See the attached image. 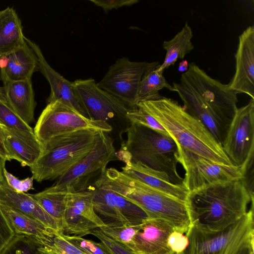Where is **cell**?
I'll return each mask as SVG.
<instances>
[{"label":"cell","mask_w":254,"mask_h":254,"mask_svg":"<svg viewBox=\"0 0 254 254\" xmlns=\"http://www.w3.org/2000/svg\"><path fill=\"white\" fill-rule=\"evenodd\" d=\"M253 201L254 192L242 179L217 182L189 191L186 202L192 225L216 232L241 219Z\"/></svg>","instance_id":"1"},{"label":"cell","mask_w":254,"mask_h":254,"mask_svg":"<svg viewBox=\"0 0 254 254\" xmlns=\"http://www.w3.org/2000/svg\"><path fill=\"white\" fill-rule=\"evenodd\" d=\"M136 106L155 118L178 147L217 163L233 164L208 129L177 101L163 96L141 102Z\"/></svg>","instance_id":"2"},{"label":"cell","mask_w":254,"mask_h":254,"mask_svg":"<svg viewBox=\"0 0 254 254\" xmlns=\"http://www.w3.org/2000/svg\"><path fill=\"white\" fill-rule=\"evenodd\" d=\"M109 188L139 207L148 219H160L186 234L192 224L186 201L151 188L115 168L107 169L100 177Z\"/></svg>","instance_id":"3"},{"label":"cell","mask_w":254,"mask_h":254,"mask_svg":"<svg viewBox=\"0 0 254 254\" xmlns=\"http://www.w3.org/2000/svg\"><path fill=\"white\" fill-rule=\"evenodd\" d=\"M126 132L127 139L116 152L118 160L164 173L172 183L183 185V178L177 170V145L169 134L136 124H130Z\"/></svg>","instance_id":"4"},{"label":"cell","mask_w":254,"mask_h":254,"mask_svg":"<svg viewBox=\"0 0 254 254\" xmlns=\"http://www.w3.org/2000/svg\"><path fill=\"white\" fill-rule=\"evenodd\" d=\"M98 131L82 129L54 137L42 145L41 154L30 167L38 182L58 179L86 156L93 147Z\"/></svg>","instance_id":"5"},{"label":"cell","mask_w":254,"mask_h":254,"mask_svg":"<svg viewBox=\"0 0 254 254\" xmlns=\"http://www.w3.org/2000/svg\"><path fill=\"white\" fill-rule=\"evenodd\" d=\"M253 205L241 219L221 231L209 232L191 225L186 234L189 244L182 254H235L253 243Z\"/></svg>","instance_id":"6"},{"label":"cell","mask_w":254,"mask_h":254,"mask_svg":"<svg viewBox=\"0 0 254 254\" xmlns=\"http://www.w3.org/2000/svg\"><path fill=\"white\" fill-rule=\"evenodd\" d=\"M117 160L113 138L109 133L98 131L91 151L51 187L68 192L86 190L106 171L107 164Z\"/></svg>","instance_id":"7"},{"label":"cell","mask_w":254,"mask_h":254,"mask_svg":"<svg viewBox=\"0 0 254 254\" xmlns=\"http://www.w3.org/2000/svg\"><path fill=\"white\" fill-rule=\"evenodd\" d=\"M82 129L110 133L112 127L107 123L91 120L59 101L47 103L34 128L41 145L50 139Z\"/></svg>","instance_id":"8"},{"label":"cell","mask_w":254,"mask_h":254,"mask_svg":"<svg viewBox=\"0 0 254 254\" xmlns=\"http://www.w3.org/2000/svg\"><path fill=\"white\" fill-rule=\"evenodd\" d=\"M180 82L189 86L229 127L238 109V92L231 90L228 84L210 77L194 63L189 64Z\"/></svg>","instance_id":"9"},{"label":"cell","mask_w":254,"mask_h":254,"mask_svg":"<svg viewBox=\"0 0 254 254\" xmlns=\"http://www.w3.org/2000/svg\"><path fill=\"white\" fill-rule=\"evenodd\" d=\"M179 162L185 171L183 185L190 191L209 184L244 179L247 163L224 165L178 147Z\"/></svg>","instance_id":"10"},{"label":"cell","mask_w":254,"mask_h":254,"mask_svg":"<svg viewBox=\"0 0 254 254\" xmlns=\"http://www.w3.org/2000/svg\"><path fill=\"white\" fill-rule=\"evenodd\" d=\"M72 82L75 92L89 119L104 122L113 129L115 123L129 126L127 116L132 109L99 87L94 79H79Z\"/></svg>","instance_id":"11"},{"label":"cell","mask_w":254,"mask_h":254,"mask_svg":"<svg viewBox=\"0 0 254 254\" xmlns=\"http://www.w3.org/2000/svg\"><path fill=\"white\" fill-rule=\"evenodd\" d=\"M159 65L158 62H132L123 57L118 59L97 83L131 109L136 107V98L140 82L150 68Z\"/></svg>","instance_id":"12"},{"label":"cell","mask_w":254,"mask_h":254,"mask_svg":"<svg viewBox=\"0 0 254 254\" xmlns=\"http://www.w3.org/2000/svg\"><path fill=\"white\" fill-rule=\"evenodd\" d=\"M89 188L94 194V210L106 224L137 225L148 218L140 207L111 190L100 178Z\"/></svg>","instance_id":"13"},{"label":"cell","mask_w":254,"mask_h":254,"mask_svg":"<svg viewBox=\"0 0 254 254\" xmlns=\"http://www.w3.org/2000/svg\"><path fill=\"white\" fill-rule=\"evenodd\" d=\"M231 163L242 166L254 151V100L238 108L222 145Z\"/></svg>","instance_id":"14"},{"label":"cell","mask_w":254,"mask_h":254,"mask_svg":"<svg viewBox=\"0 0 254 254\" xmlns=\"http://www.w3.org/2000/svg\"><path fill=\"white\" fill-rule=\"evenodd\" d=\"M93 195L90 188L67 193L62 225L64 234L83 237L106 225L94 210Z\"/></svg>","instance_id":"15"},{"label":"cell","mask_w":254,"mask_h":254,"mask_svg":"<svg viewBox=\"0 0 254 254\" xmlns=\"http://www.w3.org/2000/svg\"><path fill=\"white\" fill-rule=\"evenodd\" d=\"M236 69L229 88L254 100V26L248 27L239 37L235 55Z\"/></svg>","instance_id":"16"},{"label":"cell","mask_w":254,"mask_h":254,"mask_svg":"<svg viewBox=\"0 0 254 254\" xmlns=\"http://www.w3.org/2000/svg\"><path fill=\"white\" fill-rule=\"evenodd\" d=\"M25 40L37 55L39 70L50 84L51 93L47 99V103L59 101L89 118L75 92L73 82L64 78L50 65L36 43L26 37Z\"/></svg>","instance_id":"17"},{"label":"cell","mask_w":254,"mask_h":254,"mask_svg":"<svg viewBox=\"0 0 254 254\" xmlns=\"http://www.w3.org/2000/svg\"><path fill=\"white\" fill-rule=\"evenodd\" d=\"M175 229L165 220L147 218L128 251L133 254H175L168 243L169 236Z\"/></svg>","instance_id":"18"},{"label":"cell","mask_w":254,"mask_h":254,"mask_svg":"<svg viewBox=\"0 0 254 254\" xmlns=\"http://www.w3.org/2000/svg\"><path fill=\"white\" fill-rule=\"evenodd\" d=\"M173 86L184 103V107L192 116L208 129L216 140L222 145L229 126L221 120L203 100L185 83L174 82Z\"/></svg>","instance_id":"19"},{"label":"cell","mask_w":254,"mask_h":254,"mask_svg":"<svg viewBox=\"0 0 254 254\" xmlns=\"http://www.w3.org/2000/svg\"><path fill=\"white\" fill-rule=\"evenodd\" d=\"M0 205L8 207L41 222L57 232H62L59 221L47 213L29 193H18L11 190L5 180L0 185Z\"/></svg>","instance_id":"20"},{"label":"cell","mask_w":254,"mask_h":254,"mask_svg":"<svg viewBox=\"0 0 254 254\" xmlns=\"http://www.w3.org/2000/svg\"><path fill=\"white\" fill-rule=\"evenodd\" d=\"M124 174L151 188L186 201L189 191L184 185L172 183L166 174L140 164L128 163L122 167Z\"/></svg>","instance_id":"21"},{"label":"cell","mask_w":254,"mask_h":254,"mask_svg":"<svg viewBox=\"0 0 254 254\" xmlns=\"http://www.w3.org/2000/svg\"><path fill=\"white\" fill-rule=\"evenodd\" d=\"M6 57V64L0 70L2 81L31 80L34 72L39 70L37 55L26 42Z\"/></svg>","instance_id":"22"},{"label":"cell","mask_w":254,"mask_h":254,"mask_svg":"<svg viewBox=\"0 0 254 254\" xmlns=\"http://www.w3.org/2000/svg\"><path fill=\"white\" fill-rule=\"evenodd\" d=\"M2 82L9 106L26 123H33L36 102L31 80Z\"/></svg>","instance_id":"23"},{"label":"cell","mask_w":254,"mask_h":254,"mask_svg":"<svg viewBox=\"0 0 254 254\" xmlns=\"http://www.w3.org/2000/svg\"><path fill=\"white\" fill-rule=\"evenodd\" d=\"M0 209L15 235L33 237L42 246L52 241L55 231L41 222L8 207Z\"/></svg>","instance_id":"24"},{"label":"cell","mask_w":254,"mask_h":254,"mask_svg":"<svg viewBox=\"0 0 254 254\" xmlns=\"http://www.w3.org/2000/svg\"><path fill=\"white\" fill-rule=\"evenodd\" d=\"M20 19L13 7L0 10V57L7 56L25 43Z\"/></svg>","instance_id":"25"},{"label":"cell","mask_w":254,"mask_h":254,"mask_svg":"<svg viewBox=\"0 0 254 254\" xmlns=\"http://www.w3.org/2000/svg\"><path fill=\"white\" fill-rule=\"evenodd\" d=\"M192 31L188 22H186L182 29L170 40L164 41L162 47L166 50L164 62L160 64L156 70L163 72L164 70L173 65L179 59H183L194 49L191 42Z\"/></svg>","instance_id":"26"},{"label":"cell","mask_w":254,"mask_h":254,"mask_svg":"<svg viewBox=\"0 0 254 254\" xmlns=\"http://www.w3.org/2000/svg\"><path fill=\"white\" fill-rule=\"evenodd\" d=\"M5 130L4 144L9 160H16L22 166H33L40 156L41 144H35L22 138L17 137Z\"/></svg>","instance_id":"27"},{"label":"cell","mask_w":254,"mask_h":254,"mask_svg":"<svg viewBox=\"0 0 254 254\" xmlns=\"http://www.w3.org/2000/svg\"><path fill=\"white\" fill-rule=\"evenodd\" d=\"M158 66L150 68L143 76L137 91V105L141 102L161 98L163 96L159 93V91L164 88L175 92L173 86L167 81L163 72L156 70Z\"/></svg>","instance_id":"28"},{"label":"cell","mask_w":254,"mask_h":254,"mask_svg":"<svg viewBox=\"0 0 254 254\" xmlns=\"http://www.w3.org/2000/svg\"><path fill=\"white\" fill-rule=\"evenodd\" d=\"M67 193L66 190H56L50 187L29 195L47 213L60 222L62 228Z\"/></svg>","instance_id":"29"},{"label":"cell","mask_w":254,"mask_h":254,"mask_svg":"<svg viewBox=\"0 0 254 254\" xmlns=\"http://www.w3.org/2000/svg\"><path fill=\"white\" fill-rule=\"evenodd\" d=\"M142 224L132 226L106 224L99 229L107 237L129 250L135 236L141 227Z\"/></svg>","instance_id":"30"},{"label":"cell","mask_w":254,"mask_h":254,"mask_svg":"<svg viewBox=\"0 0 254 254\" xmlns=\"http://www.w3.org/2000/svg\"><path fill=\"white\" fill-rule=\"evenodd\" d=\"M41 243L35 238L15 235L0 254H40Z\"/></svg>","instance_id":"31"},{"label":"cell","mask_w":254,"mask_h":254,"mask_svg":"<svg viewBox=\"0 0 254 254\" xmlns=\"http://www.w3.org/2000/svg\"><path fill=\"white\" fill-rule=\"evenodd\" d=\"M40 254H87L78 249L64 237L62 232H55L53 240L39 248Z\"/></svg>","instance_id":"32"},{"label":"cell","mask_w":254,"mask_h":254,"mask_svg":"<svg viewBox=\"0 0 254 254\" xmlns=\"http://www.w3.org/2000/svg\"><path fill=\"white\" fill-rule=\"evenodd\" d=\"M0 123L11 129L34 132V129L11 109L6 102L0 103Z\"/></svg>","instance_id":"33"},{"label":"cell","mask_w":254,"mask_h":254,"mask_svg":"<svg viewBox=\"0 0 254 254\" xmlns=\"http://www.w3.org/2000/svg\"><path fill=\"white\" fill-rule=\"evenodd\" d=\"M127 117L130 124L140 125L162 133L169 134L155 118L137 106L130 109Z\"/></svg>","instance_id":"34"},{"label":"cell","mask_w":254,"mask_h":254,"mask_svg":"<svg viewBox=\"0 0 254 254\" xmlns=\"http://www.w3.org/2000/svg\"><path fill=\"white\" fill-rule=\"evenodd\" d=\"M65 238L78 249L87 254H112L107 247L102 242L97 243L74 235L64 234Z\"/></svg>","instance_id":"35"},{"label":"cell","mask_w":254,"mask_h":254,"mask_svg":"<svg viewBox=\"0 0 254 254\" xmlns=\"http://www.w3.org/2000/svg\"><path fill=\"white\" fill-rule=\"evenodd\" d=\"M3 174L7 186L11 190L18 193H26L34 189V178L32 176L20 180L8 172L5 168L4 170Z\"/></svg>","instance_id":"36"},{"label":"cell","mask_w":254,"mask_h":254,"mask_svg":"<svg viewBox=\"0 0 254 254\" xmlns=\"http://www.w3.org/2000/svg\"><path fill=\"white\" fill-rule=\"evenodd\" d=\"M168 245L175 254H182L189 244L187 235L175 229L169 235Z\"/></svg>","instance_id":"37"},{"label":"cell","mask_w":254,"mask_h":254,"mask_svg":"<svg viewBox=\"0 0 254 254\" xmlns=\"http://www.w3.org/2000/svg\"><path fill=\"white\" fill-rule=\"evenodd\" d=\"M91 234L103 243L112 254H133L124 247L107 237L99 229L94 230Z\"/></svg>","instance_id":"38"},{"label":"cell","mask_w":254,"mask_h":254,"mask_svg":"<svg viewBox=\"0 0 254 254\" xmlns=\"http://www.w3.org/2000/svg\"><path fill=\"white\" fill-rule=\"evenodd\" d=\"M15 234L0 209V253Z\"/></svg>","instance_id":"39"},{"label":"cell","mask_w":254,"mask_h":254,"mask_svg":"<svg viewBox=\"0 0 254 254\" xmlns=\"http://www.w3.org/2000/svg\"><path fill=\"white\" fill-rule=\"evenodd\" d=\"M89 1L102 8L105 12L113 9L130 6L138 2V0H90Z\"/></svg>","instance_id":"40"},{"label":"cell","mask_w":254,"mask_h":254,"mask_svg":"<svg viewBox=\"0 0 254 254\" xmlns=\"http://www.w3.org/2000/svg\"><path fill=\"white\" fill-rule=\"evenodd\" d=\"M5 130L4 125L0 123V156L6 161H10L5 144Z\"/></svg>","instance_id":"41"},{"label":"cell","mask_w":254,"mask_h":254,"mask_svg":"<svg viewBox=\"0 0 254 254\" xmlns=\"http://www.w3.org/2000/svg\"><path fill=\"white\" fill-rule=\"evenodd\" d=\"M235 254H254V243L243 247Z\"/></svg>","instance_id":"42"},{"label":"cell","mask_w":254,"mask_h":254,"mask_svg":"<svg viewBox=\"0 0 254 254\" xmlns=\"http://www.w3.org/2000/svg\"><path fill=\"white\" fill-rule=\"evenodd\" d=\"M5 162L6 160L0 156V185L5 181L3 172L5 168Z\"/></svg>","instance_id":"43"},{"label":"cell","mask_w":254,"mask_h":254,"mask_svg":"<svg viewBox=\"0 0 254 254\" xmlns=\"http://www.w3.org/2000/svg\"><path fill=\"white\" fill-rule=\"evenodd\" d=\"M189 67V64L187 60H183L180 62L178 66V70L181 72L185 73L188 71Z\"/></svg>","instance_id":"44"},{"label":"cell","mask_w":254,"mask_h":254,"mask_svg":"<svg viewBox=\"0 0 254 254\" xmlns=\"http://www.w3.org/2000/svg\"><path fill=\"white\" fill-rule=\"evenodd\" d=\"M6 102V97L3 87L0 86V103Z\"/></svg>","instance_id":"45"}]
</instances>
